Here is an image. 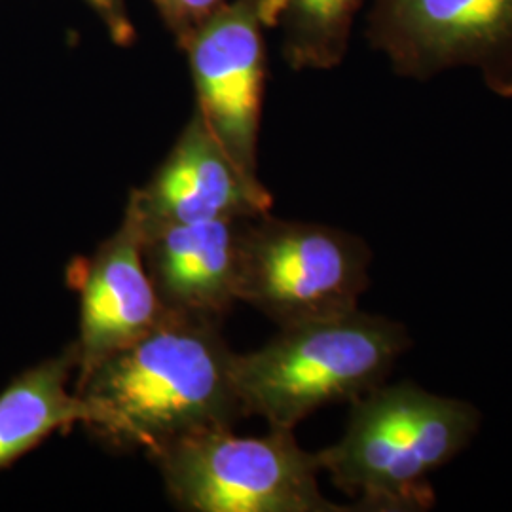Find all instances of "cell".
I'll return each instance as SVG.
<instances>
[{
	"mask_svg": "<svg viewBox=\"0 0 512 512\" xmlns=\"http://www.w3.org/2000/svg\"><path fill=\"white\" fill-rule=\"evenodd\" d=\"M234 361L219 325L165 313L143 336L76 376L84 427L148 458L186 435L232 427L241 418Z\"/></svg>",
	"mask_w": 512,
	"mask_h": 512,
	"instance_id": "cell-1",
	"label": "cell"
},
{
	"mask_svg": "<svg viewBox=\"0 0 512 512\" xmlns=\"http://www.w3.org/2000/svg\"><path fill=\"white\" fill-rule=\"evenodd\" d=\"M258 0H228L184 40L203 122L230 158L258 177V131L268 78Z\"/></svg>",
	"mask_w": 512,
	"mask_h": 512,
	"instance_id": "cell-7",
	"label": "cell"
},
{
	"mask_svg": "<svg viewBox=\"0 0 512 512\" xmlns=\"http://www.w3.org/2000/svg\"><path fill=\"white\" fill-rule=\"evenodd\" d=\"M478 427L473 404L410 382L380 384L351 403L344 437L317 459L361 511H429L437 503L429 475L461 454Z\"/></svg>",
	"mask_w": 512,
	"mask_h": 512,
	"instance_id": "cell-2",
	"label": "cell"
},
{
	"mask_svg": "<svg viewBox=\"0 0 512 512\" xmlns=\"http://www.w3.org/2000/svg\"><path fill=\"white\" fill-rule=\"evenodd\" d=\"M167 29L181 46L200 25L211 18L228 0H150Z\"/></svg>",
	"mask_w": 512,
	"mask_h": 512,
	"instance_id": "cell-13",
	"label": "cell"
},
{
	"mask_svg": "<svg viewBox=\"0 0 512 512\" xmlns=\"http://www.w3.org/2000/svg\"><path fill=\"white\" fill-rule=\"evenodd\" d=\"M365 35L401 78L473 71L512 99V0H370Z\"/></svg>",
	"mask_w": 512,
	"mask_h": 512,
	"instance_id": "cell-6",
	"label": "cell"
},
{
	"mask_svg": "<svg viewBox=\"0 0 512 512\" xmlns=\"http://www.w3.org/2000/svg\"><path fill=\"white\" fill-rule=\"evenodd\" d=\"M366 0H258L266 29L281 35L293 71H332L349 52L355 21Z\"/></svg>",
	"mask_w": 512,
	"mask_h": 512,
	"instance_id": "cell-12",
	"label": "cell"
},
{
	"mask_svg": "<svg viewBox=\"0 0 512 512\" xmlns=\"http://www.w3.org/2000/svg\"><path fill=\"white\" fill-rule=\"evenodd\" d=\"M408 348L404 325L359 308L283 327L264 348L236 353L241 416L294 429L319 408L353 403L384 384Z\"/></svg>",
	"mask_w": 512,
	"mask_h": 512,
	"instance_id": "cell-3",
	"label": "cell"
},
{
	"mask_svg": "<svg viewBox=\"0 0 512 512\" xmlns=\"http://www.w3.org/2000/svg\"><path fill=\"white\" fill-rule=\"evenodd\" d=\"M370 260L349 232L266 213L241 222L236 298L279 329L342 315L359 308Z\"/></svg>",
	"mask_w": 512,
	"mask_h": 512,
	"instance_id": "cell-5",
	"label": "cell"
},
{
	"mask_svg": "<svg viewBox=\"0 0 512 512\" xmlns=\"http://www.w3.org/2000/svg\"><path fill=\"white\" fill-rule=\"evenodd\" d=\"M245 219L143 226V258L165 313L219 325L234 308Z\"/></svg>",
	"mask_w": 512,
	"mask_h": 512,
	"instance_id": "cell-10",
	"label": "cell"
},
{
	"mask_svg": "<svg viewBox=\"0 0 512 512\" xmlns=\"http://www.w3.org/2000/svg\"><path fill=\"white\" fill-rule=\"evenodd\" d=\"M67 283L80 298L76 376L143 336L165 315L145 266L141 219L129 202L116 232L92 256L69 266Z\"/></svg>",
	"mask_w": 512,
	"mask_h": 512,
	"instance_id": "cell-8",
	"label": "cell"
},
{
	"mask_svg": "<svg viewBox=\"0 0 512 512\" xmlns=\"http://www.w3.org/2000/svg\"><path fill=\"white\" fill-rule=\"evenodd\" d=\"M95 16L105 25L110 40L122 48H128L135 40V25L129 16L126 0H84Z\"/></svg>",
	"mask_w": 512,
	"mask_h": 512,
	"instance_id": "cell-14",
	"label": "cell"
},
{
	"mask_svg": "<svg viewBox=\"0 0 512 512\" xmlns=\"http://www.w3.org/2000/svg\"><path fill=\"white\" fill-rule=\"evenodd\" d=\"M76 351L71 344L29 370L0 393V469L37 448L57 431L86 423V408L69 378L76 372Z\"/></svg>",
	"mask_w": 512,
	"mask_h": 512,
	"instance_id": "cell-11",
	"label": "cell"
},
{
	"mask_svg": "<svg viewBox=\"0 0 512 512\" xmlns=\"http://www.w3.org/2000/svg\"><path fill=\"white\" fill-rule=\"evenodd\" d=\"M239 437L213 427L167 444L156 461L173 503L192 512H338L325 499L317 454L294 439L293 429Z\"/></svg>",
	"mask_w": 512,
	"mask_h": 512,
	"instance_id": "cell-4",
	"label": "cell"
},
{
	"mask_svg": "<svg viewBox=\"0 0 512 512\" xmlns=\"http://www.w3.org/2000/svg\"><path fill=\"white\" fill-rule=\"evenodd\" d=\"M145 226L219 219H255L270 213L274 198L247 175L194 110L164 162L148 183L129 192Z\"/></svg>",
	"mask_w": 512,
	"mask_h": 512,
	"instance_id": "cell-9",
	"label": "cell"
}]
</instances>
